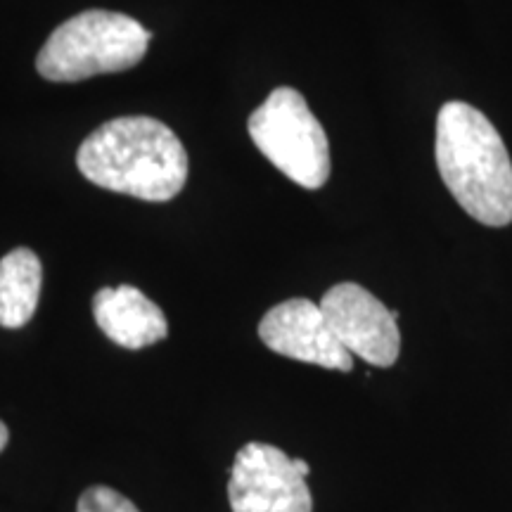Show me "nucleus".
Instances as JSON below:
<instances>
[{"instance_id":"1","label":"nucleus","mask_w":512,"mask_h":512,"mask_svg":"<svg viewBox=\"0 0 512 512\" xmlns=\"http://www.w3.org/2000/svg\"><path fill=\"white\" fill-rule=\"evenodd\" d=\"M88 183L145 202H169L188 181V152L164 121L119 117L95 128L76 152Z\"/></svg>"},{"instance_id":"2","label":"nucleus","mask_w":512,"mask_h":512,"mask_svg":"<svg viewBox=\"0 0 512 512\" xmlns=\"http://www.w3.org/2000/svg\"><path fill=\"white\" fill-rule=\"evenodd\" d=\"M437 166L441 181L467 211L491 228L512 223V162L498 128L484 112L451 100L437 117Z\"/></svg>"},{"instance_id":"3","label":"nucleus","mask_w":512,"mask_h":512,"mask_svg":"<svg viewBox=\"0 0 512 512\" xmlns=\"http://www.w3.org/2000/svg\"><path fill=\"white\" fill-rule=\"evenodd\" d=\"M150 38L138 19L110 10H83L50 34L36 57V69L55 83L126 72L143 60Z\"/></svg>"},{"instance_id":"4","label":"nucleus","mask_w":512,"mask_h":512,"mask_svg":"<svg viewBox=\"0 0 512 512\" xmlns=\"http://www.w3.org/2000/svg\"><path fill=\"white\" fill-rule=\"evenodd\" d=\"M256 150L292 183L318 190L330 178V143L304 95L280 86L261 102L247 121Z\"/></svg>"},{"instance_id":"5","label":"nucleus","mask_w":512,"mask_h":512,"mask_svg":"<svg viewBox=\"0 0 512 512\" xmlns=\"http://www.w3.org/2000/svg\"><path fill=\"white\" fill-rule=\"evenodd\" d=\"M309 472L306 460L252 441L240 448L230 470V508L233 512H313L306 484Z\"/></svg>"},{"instance_id":"6","label":"nucleus","mask_w":512,"mask_h":512,"mask_svg":"<svg viewBox=\"0 0 512 512\" xmlns=\"http://www.w3.org/2000/svg\"><path fill=\"white\" fill-rule=\"evenodd\" d=\"M318 306L351 356L377 368L394 366L401 351L399 311H389L373 292L356 283L330 287Z\"/></svg>"},{"instance_id":"7","label":"nucleus","mask_w":512,"mask_h":512,"mask_svg":"<svg viewBox=\"0 0 512 512\" xmlns=\"http://www.w3.org/2000/svg\"><path fill=\"white\" fill-rule=\"evenodd\" d=\"M259 337L275 354L313 366L349 373L354 370V356L330 330L318 304L294 297L273 306L261 318Z\"/></svg>"},{"instance_id":"8","label":"nucleus","mask_w":512,"mask_h":512,"mask_svg":"<svg viewBox=\"0 0 512 512\" xmlns=\"http://www.w3.org/2000/svg\"><path fill=\"white\" fill-rule=\"evenodd\" d=\"M93 316L107 339L124 349H145L169 335L164 311L138 287H102L93 297Z\"/></svg>"},{"instance_id":"9","label":"nucleus","mask_w":512,"mask_h":512,"mask_svg":"<svg viewBox=\"0 0 512 512\" xmlns=\"http://www.w3.org/2000/svg\"><path fill=\"white\" fill-rule=\"evenodd\" d=\"M41 283V259L31 249L17 247L0 259V325L3 328H24L34 318Z\"/></svg>"},{"instance_id":"10","label":"nucleus","mask_w":512,"mask_h":512,"mask_svg":"<svg viewBox=\"0 0 512 512\" xmlns=\"http://www.w3.org/2000/svg\"><path fill=\"white\" fill-rule=\"evenodd\" d=\"M76 512H140L136 505L110 486H91L79 498Z\"/></svg>"},{"instance_id":"11","label":"nucleus","mask_w":512,"mask_h":512,"mask_svg":"<svg viewBox=\"0 0 512 512\" xmlns=\"http://www.w3.org/2000/svg\"><path fill=\"white\" fill-rule=\"evenodd\" d=\"M8 439H10L8 427H5V422H0V451H3V448L8 446Z\"/></svg>"}]
</instances>
